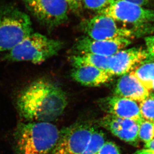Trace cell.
I'll list each match as a JSON object with an SVG mask.
<instances>
[{
	"instance_id": "cell-1",
	"label": "cell",
	"mask_w": 154,
	"mask_h": 154,
	"mask_svg": "<svg viewBox=\"0 0 154 154\" xmlns=\"http://www.w3.org/2000/svg\"><path fill=\"white\" fill-rule=\"evenodd\" d=\"M67 103L66 96L61 88L43 79L23 89L17 100L20 115L32 122L55 120L63 114Z\"/></svg>"
},
{
	"instance_id": "cell-2",
	"label": "cell",
	"mask_w": 154,
	"mask_h": 154,
	"mask_svg": "<svg viewBox=\"0 0 154 154\" xmlns=\"http://www.w3.org/2000/svg\"><path fill=\"white\" fill-rule=\"evenodd\" d=\"M60 131L51 122L21 123L15 134L16 154H50L60 137Z\"/></svg>"
},
{
	"instance_id": "cell-3",
	"label": "cell",
	"mask_w": 154,
	"mask_h": 154,
	"mask_svg": "<svg viewBox=\"0 0 154 154\" xmlns=\"http://www.w3.org/2000/svg\"><path fill=\"white\" fill-rule=\"evenodd\" d=\"M63 45L61 41L32 32L8 51L4 59L13 62L29 61L34 64H41L57 55Z\"/></svg>"
},
{
	"instance_id": "cell-4",
	"label": "cell",
	"mask_w": 154,
	"mask_h": 154,
	"mask_svg": "<svg viewBox=\"0 0 154 154\" xmlns=\"http://www.w3.org/2000/svg\"><path fill=\"white\" fill-rule=\"evenodd\" d=\"M32 31L26 14L13 5L0 7V52L12 50Z\"/></svg>"
},
{
	"instance_id": "cell-5",
	"label": "cell",
	"mask_w": 154,
	"mask_h": 154,
	"mask_svg": "<svg viewBox=\"0 0 154 154\" xmlns=\"http://www.w3.org/2000/svg\"><path fill=\"white\" fill-rule=\"evenodd\" d=\"M107 15L115 21L133 25L141 33L154 29V11L145 9L141 6L130 3L125 0H115L107 7L98 12Z\"/></svg>"
},
{
	"instance_id": "cell-6",
	"label": "cell",
	"mask_w": 154,
	"mask_h": 154,
	"mask_svg": "<svg viewBox=\"0 0 154 154\" xmlns=\"http://www.w3.org/2000/svg\"><path fill=\"white\" fill-rule=\"evenodd\" d=\"M36 20L49 30L68 20L69 5L67 0H22Z\"/></svg>"
},
{
	"instance_id": "cell-7",
	"label": "cell",
	"mask_w": 154,
	"mask_h": 154,
	"mask_svg": "<svg viewBox=\"0 0 154 154\" xmlns=\"http://www.w3.org/2000/svg\"><path fill=\"white\" fill-rule=\"evenodd\" d=\"M80 27L86 36L96 40H109L118 38L130 39L136 35L132 29L118 26L112 17L100 14L82 20Z\"/></svg>"
},
{
	"instance_id": "cell-8",
	"label": "cell",
	"mask_w": 154,
	"mask_h": 154,
	"mask_svg": "<svg viewBox=\"0 0 154 154\" xmlns=\"http://www.w3.org/2000/svg\"><path fill=\"white\" fill-rule=\"evenodd\" d=\"M95 128L90 124L77 123L60 131V137L50 154H83Z\"/></svg>"
},
{
	"instance_id": "cell-9",
	"label": "cell",
	"mask_w": 154,
	"mask_h": 154,
	"mask_svg": "<svg viewBox=\"0 0 154 154\" xmlns=\"http://www.w3.org/2000/svg\"><path fill=\"white\" fill-rule=\"evenodd\" d=\"M129 38H118L109 40H96L83 36L76 41L73 47L76 54H91L110 57L131 44Z\"/></svg>"
},
{
	"instance_id": "cell-10",
	"label": "cell",
	"mask_w": 154,
	"mask_h": 154,
	"mask_svg": "<svg viewBox=\"0 0 154 154\" xmlns=\"http://www.w3.org/2000/svg\"><path fill=\"white\" fill-rule=\"evenodd\" d=\"M148 58L147 51L142 48L120 50L109 57L108 72L112 76L127 74Z\"/></svg>"
},
{
	"instance_id": "cell-11",
	"label": "cell",
	"mask_w": 154,
	"mask_h": 154,
	"mask_svg": "<svg viewBox=\"0 0 154 154\" xmlns=\"http://www.w3.org/2000/svg\"><path fill=\"white\" fill-rule=\"evenodd\" d=\"M102 126L126 142L136 143L139 139V123L133 120L109 115L103 118Z\"/></svg>"
},
{
	"instance_id": "cell-12",
	"label": "cell",
	"mask_w": 154,
	"mask_h": 154,
	"mask_svg": "<svg viewBox=\"0 0 154 154\" xmlns=\"http://www.w3.org/2000/svg\"><path fill=\"white\" fill-rule=\"evenodd\" d=\"M150 91L130 73L123 75L115 87V96L141 102L150 94Z\"/></svg>"
},
{
	"instance_id": "cell-13",
	"label": "cell",
	"mask_w": 154,
	"mask_h": 154,
	"mask_svg": "<svg viewBox=\"0 0 154 154\" xmlns=\"http://www.w3.org/2000/svg\"><path fill=\"white\" fill-rule=\"evenodd\" d=\"M107 111L111 115L120 118L141 122L143 119L138 102L126 98L114 96L108 98Z\"/></svg>"
},
{
	"instance_id": "cell-14",
	"label": "cell",
	"mask_w": 154,
	"mask_h": 154,
	"mask_svg": "<svg viewBox=\"0 0 154 154\" xmlns=\"http://www.w3.org/2000/svg\"><path fill=\"white\" fill-rule=\"evenodd\" d=\"M71 75L81 85L91 87L99 86L107 83L113 76L106 70L89 66L73 67Z\"/></svg>"
},
{
	"instance_id": "cell-15",
	"label": "cell",
	"mask_w": 154,
	"mask_h": 154,
	"mask_svg": "<svg viewBox=\"0 0 154 154\" xmlns=\"http://www.w3.org/2000/svg\"><path fill=\"white\" fill-rule=\"evenodd\" d=\"M109 58V57L85 54L72 55L70 57V60L73 67L89 66L104 70L108 72Z\"/></svg>"
},
{
	"instance_id": "cell-16",
	"label": "cell",
	"mask_w": 154,
	"mask_h": 154,
	"mask_svg": "<svg viewBox=\"0 0 154 154\" xmlns=\"http://www.w3.org/2000/svg\"><path fill=\"white\" fill-rule=\"evenodd\" d=\"M130 73L135 76L147 89L152 90L154 82V60L147 59Z\"/></svg>"
},
{
	"instance_id": "cell-17",
	"label": "cell",
	"mask_w": 154,
	"mask_h": 154,
	"mask_svg": "<svg viewBox=\"0 0 154 154\" xmlns=\"http://www.w3.org/2000/svg\"><path fill=\"white\" fill-rule=\"evenodd\" d=\"M105 143L104 134L95 129L83 154H96Z\"/></svg>"
},
{
	"instance_id": "cell-18",
	"label": "cell",
	"mask_w": 154,
	"mask_h": 154,
	"mask_svg": "<svg viewBox=\"0 0 154 154\" xmlns=\"http://www.w3.org/2000/svg\"><path fill=\"white\" fill-rule=\"evenodd\" d=\"M139 107L142 118L154 122V94L150 93L147 98L139 102Z\"/></svg>"
},
{
	"instance_id": "cell-19",
	"label": "cell",
	"mask_w": 154,
	"mask_h": 154,
	"mask_svg": "<svg viewBox=\"0 0 154 154\" xmlns=\"http://www.w3.org/2000/svg\"><path fill=\"white\" fill-rule=\"evenodd\" d=\"M139 139L147 144L154 138V122L143 119L139 123Z\"/></svg>"
},
{
	"instance_id": "cell-20",
	"label": "cell",
	"mask_w": 154,
	"mask_h": 154,
	"mask_svg": "<svg viewBox=\"0 0 154 154\" xmlns=\"http://www.w3.org/2000/svg\"><path fill=\"white\" fill-rule=\"evenodd\" d=\"M115 0H83V5L86 9L99 12L107 7Z\"/></svg>"
},
{
	"instance_id": "cell-21",
	"label": "cell",
	"mask_w": 154,
	"mask_h": 154,
	"mask_svg": "<svg viewBox=\"0 0 154 154\" xmlns=\"http://www.w3.org/2000/svg\"><path fill=\"white\" fill-rule=\"evenodd\" d=\"M96 154H120L118 147L112 142H107Z\"/></svg>"
},
{
	"instance_id": "cell-22",
	"label": "cell",
	"mask_w": 154,
	"mask_h": 154,
	"mask_svg": "<svg viewBox=\"0 0 154 154\" xmlns=\"http://www.w3.org/2000/svg\"><path fill=\"white\" fill-rule=\"evenodd\" d=\"M146 51L148 54V59L154 61V35L147 36L145 38Z\"/></svg>"
},
{
	"instance_id": "cell-23",
	"label": "cell",
	"mask_w": 154,
	"mask_h": 154,
	"mask_svg": "<svg viewBox=\"0 0 154 154\" xmlns=\"http://www.w3.org/2000/svg\"><path fill=\"white\" fill-rule=\"evenodd\" d=\"M83 0H71L70 4V9L74 12L79 11L82 8Z\"/></svg>"
},
{
	"instance_id": "cell-24",
	"label": "cell",
	"mask_w": 154,
	"mask_h": 154,
	"mask_svg": "<svg viewBox=\"0 0 154 154\" xmlns=\"http://www.w3.org/2000/svg\"><path fill=\"white\" fill-rule=\"evenodd\" d=\"M125 1L143 7V6H146L148 4L150 0H125Z\"/></svg>"
},
{
	"instance_id": "cell-25",
	"label": "cell",
	"mask_w": 154,
	"mask_h": 154,
	"mask_svg": "<svg viewBox=\"0 0 154 154\" xmlns=\"http://www.w3.org/2000/svg\"><path fill=\"white\" fill-rule=\"evenodd\" d=\"M133 154H154V151L152 150L145 149L138 150Z\"/></svg>"
},
{
	"instance_id": "cell-26",
	"label": "cell",
	"mask_w": 154,
	"mask_h": 154,
	"mask_svg": "<svg viewBox=\"0 0 154 154\" xmlns=\"http://www.w3.org/2000/svg\"><path fill=\"white\" fill-rule=\"evenodd\" d=\"M145 147L146 149H149V150H152L154 151V138L151 141H150L149 142L145 144Z\"/></svg>"
},
{
	"instance_id": "cell-27",
	"label": "cell",
	"mask_w": 154,
	"mask_h": 154,
	"mask_svg": "<svg viewBox=\"0 0 154 154\" xmlns=\"http://www.w3.org/2000/svg\"><path fill=\"white\" fill-rule=\"evenodd\" d=\"M67 1H68V2H69V5L70 6V1H71V0H67Z\"/></svg>"
},
{
	"instance_id": "cell-28",
	"label": "cell",
	"mask_w": 154,
	"mask_h": 154,
	"mask_svg": "<svg viewBox=\"0 0 154 154\" xmlns=\"http://www.w3.org/2000/svg\"><path fill=\"white\" fill-rule=\"evenodd\" d=\"M152 90H153L154 91V83H153V88H152Z\"/></svg>"
}]
</instances>
